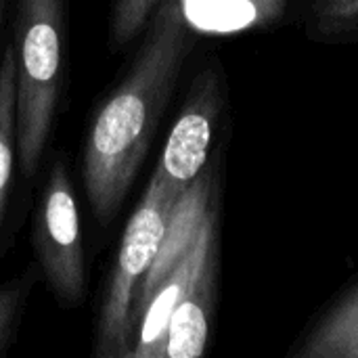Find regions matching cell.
Returning <instances> with one entry per match:
<instances>
[{"label":"cell","mask_w":358,"mask_h":358,"mask_svg":"<svg viewBox=\"0 0 358 358\" xmlns=\"http://www.w3.org/2000/svg\"><path fill=\"white\" fill-rule=\"evenodd\" d=\"M208 210H210V176L201 172L195 178V182L180 195V199H178V203L170 216V222H168L164 241L159 245V252H157V256H155V260H153V264H151L149 273L145 275V281L138 289V298L134 304V321H136L138 308L149 298L153 287L162 281V277L180 260V256L191 245V241H193L203 216L208 214ZM134 331H136V323H134Z\"/></svg>","instance_id":"7"},{"label":"cell","mask_w":358,"mask_h":358,"mask_svg":"<svg viewBox=\"0 0 358 358\" xmlns=\"http://www.w3.org/2000/svg\"><path fill=\"white\" fill-rule=\"evenodd\" d=\"M294 358H358V285L308 331Z\"/></svg>","instance_id":"9"},{"label":"cell","mask_w":358,"mask_h":358,"mask_svg":"<svg viewBox=\"0 0 358 358\" xmlns=\"http://www.w3.org/2000/svg\"><path fill=\"white\" fill-rule=\"evenodd\" d=\"M220 105L218 78L206 71L195 80L153 172V178L178 199L206 168Z\"/></svg>","instance_id":"5"},{"label":"cell","mask_w":358,"mask_h":358,"mask_svg":"<svg viewBox=\"0 0 358 358\" xmlns=\"http://www.w3.org/2000/svg\"><path fill=\"white\" fill-rule=\"evenodd\" d=\"M178 203L159 180L151 182L130 216L101 304L94 338L96 358H130L134 348V304L164 241L170 216Z\"/></svg>","instance_id":"3"},{"label":"cell","mask_w":358,"mask_h":358,"mask_svg":"<svg viewBox=\"0 0 358 358\" xmlns=\"http://www.w3.org/2000/svg\"><path fill=\"white\" fill-rule=\"evenodd\" d=\"M34 248L55 298L63 306L78 304L86 292V264L73 187L61 159L55 164L40 197Z\"/></svg>","instance_id":"4"},{"label":"cell","mask_w":358,"mask_h":358,"mask_svg":"<svg viewBox=\"0 0 358 358\" xmlns=\"http://www.w3.org/2000/svg\"><path fill=\"white\" fill-rule=\"evenodd\" d=\"M17 157V82L13 44L0 52V231L4 224L8 189Z\"/></svg>","instance_id":"10"},{"label":"cell","mask_w":358,"mask_h":358,"mask_svg":"<svg viewBox=\"0 0 358 358\" xmlns=\"http://www.w3.org/2000/svg\"><path fill=\"white\" fill-rule=\"evenodd\" d=\"M214 266L216 262L212 256L197 275L185 300L174 310L168 325L164 358H197L206 352L214 306Z\"/></svg>","instance_id":"8"},{"label":"cell","mask_w":358,"mask_h":358,"mask_svg":"<svg viewBox=\"0 0 358 358\" xmlns=\"http://www.w3.org/2000/svg\"><path fill=\"white\" fill-rule=\"evenodd\" d=\"M29 287H31L29 275L17 277L0 287V355L4 352V348L15 331L17 319H19L25 298L29 294Z\"/></svg>","instance_id":"13"},{"label":"cell","mask_w":358,"mask_h":358,"mask_svg":"<svg viewBox=\"0 0 358 358\" xmlns=\"http://www.w3.org/2000/svg\"><path fill=\"white\" fill-rule=\"evenodd\" d=\"M191 46L185 10L162 0L122 84L96 111L82 155L92 214L107 224L124 203Z\"/></svg>","instance_id":"1"},{"label":"cell","mask_w":358,"mask_h":358,"mask_svg":"<svg viewBox=\"0 0 358 358\" xmlns=\"http://www.w3.org/2000/svg\"><path fill=\"white\" fill-rule=\"evenodd\" d=\"M162 0H115L111 10L109 38L113 46H124L153 17Z\"/></svg>","instance_id":"12"},{"label":"cell","mask_w":358,"mask_h":358,"mask_svg":"<svg viewBox=\"0 0 358 358\" xmlns=\"http://www.w3.org/2000/svg\"><path fill=\"white\" fill-rule=\"evenodd\" d=\"M65 0H17L13 23L17 82V162L34 176L52 132L63 84Z\"/></svg>","instance_id":"2"},{"label":"cell","mask_w":358,"mask_h":358,"mask_svg":"<svg viewBox=\"0 0 358 358\" xmlns=\"http://www.w3.org/2000/svg\"><path fill=\"white\" fill-rule=\"evenodd\" d=\"M2 21H4V0H0V34H2Z\"/></svg>","instance_id":"14"},{"label":"cell","mask_w":358,"mask_h":358,"mask_svg":"<svg viewBox=\"0 0 358 358\" xmlns=\"http://www.w3.org/2000/svg\"><path fill=\"white\" fill-rule=\"evenodd\" d=\"M310 19L317 34L342 38L358 34V0H310Z\"/></svg>","instance_id":"11"},{"label":"cell","mask_w":358,"mask_h":358,"mask_svg":"<svg viewBox=\"0 0 358 358\" xmlns=\"http://www.w3.org/2000/svg\"><path fill=\"white\" fill-rule=\"evenodd\" d=\"M216 245V220L214 212L208 210L203 216L191 245L180 256V260L162 277L153 287L149 298L136 313L134 348L130 358H164V346L168 336V325L178 308V304L189 294L197 275L206 262L214 256Z\"/></svg>","instance_id":"6"}]
</instances>
